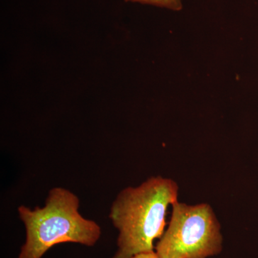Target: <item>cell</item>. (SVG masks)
<instances>
[{"mask_svg": "<svg viewBox=\"0 0 258 258\" xmlns=\"http://www.w3.org/2000/svg\"><path fill=\"white\" fill-rule=\"evenodd\" d=\"M79 197L62 187L52 188L43 208H18L26 231V240L18 258H42L57 244L73 242L93 247L99 240L101 228L79 212Z\"/></svg>", "mask_w": 258, "mask_h": 258, "instance_id": "cell-2", "label": "cell"}, {"mask_svg": "<svg viewBox=\"0 0 258 258\" xmlns=\"http://www.w3.org/2000/svg\"><path fill=\"white\" fill-rule=\"evenodd\" d=\"M178 189L175 181L157 176L120 191L109 214L118 231V249L112 258H131L154 250V240L164 232L168 207L177 202Z\"/></svg>", "mask_w": 258, "mask_h": 258, "instance_id": "cell-1", "label": "cell"}, {"mask_svg": "<svg viewBox=\"0 0 258 258\" xmlns=\"http://www.w3.org/2000/svg\"><path fill=\"white\" fill-rule=\"evenodd\" d=\"M131 258H159L155 251H149V252H142L136 254Z\"/></svg>", "mask_w": 258, "mask_h": 258, "instance_id": "cell-5", "label": "cell"}, {"mask_svg": "<svg viewBox=\"0 0 258 258\" xmlns=\"http://www.w3.org/2000/svg\"><path fill=\"white\" fill-rule=\"evenodd\" d=\"M125 1L152 5L159 8H166L172 11H181L183 9L182 0H125Z\"/></svg>", "mask_w": 258, "mask_h": 258, "instance_id": "cell-4", "label": "cell"}, {"mask_svg": "<svg viewBox=\"0 0 258 258\" xmlns=\"http://www.w3.org/2000/svg\"><path fill=\"white\" fill-rule=\"evenodd\" d=\"M169 227L156 246L159 258H207L222 249L220 222L208 204L172 205Z\"/></svg>", "mask_w": 258, "mask_h": 258, "instance_id": "cell-3", "label": "cell"}]
</instances>
